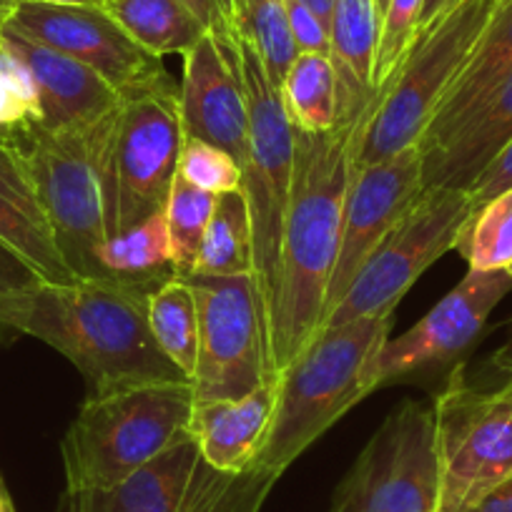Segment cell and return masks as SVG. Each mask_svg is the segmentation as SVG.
I'll return each instance as SVG.
<instances>
[{
    "instance_id": "obj_37",
    "label": "cell",
    "mask_w": 512,
    "mask_h": 512,
    "mask_svg": "<svg viewBox=\"0 0 512 512\" xmlns=\"http://www.w3.org/2000/svg\"><path fill=\"white\" fill-rule=\"evenodd\" d=\"M455 0H425V8H422V21H420V28L427 26L430 21H435L437 16H440L442 11H445L447 6H452Z\"/></svg>"
},
{
    "instance_id": "obj_7",
    "label": "cell",
    "mask_w": 512,
    "mask_h": 512,
    "mask_svg": "<svg viewBox=\"0 0 512 512\" xmlns=\"http://www.w3.org/2000/svg\"><path fill=\"white\" fill-rule=\"evenodd\" d=\"M432 427L437 512H467L512 477V379L477 390L457 364L432 402Z\"/></svg>"
},
{
    "instance_id": "obj_13",
    "label": "cell",
    "mask_w": 512,
    "mask_h": 512,
    "mask_svg": "<svg viewBox=\"0 0 512 512\" xmlns=\"http://www.w3.org/2000/svg\"><path fill=\"white\" fill-rule=\"evenodd\" d=\"M11 31L43 43L58 53L76 58L111 83L121 98L174 91L176 81L164 68V58L154 56L128 36L98 6H43L16 3L8 26Z\"/></svg>"
},
{
    "instance_id": "obj_38",
    "label": "cell",
    "mask_w": 512,
    "mask_h": 512,
    "mask_svg": "<svg viewBox=\"0 0 512 512\" xmlns=\"http://www.w3.org/2000/svg\"><path fill=\"white\" fill-rule=\"evenodd\" d=\"M304 6L312 8L314 13H317L319 18L324 21V26L329 28V23H332V11H334V0H302Z\"/></svg>"
},
{
    "instance_id": "obj_14",
    "label": "cell",
    "mask_w": 512,
    "mask_h": 512,
    "mask_svg": "<svg viewBox=\"0 0 512 512\" xmlns=\"http://www.w3.org/2000/svg\"><path fill=\"white\" fill-rule=\"evenodd\" d=\"M512 292V274L470 269L460 284L427 312L425 319L395 339H387L374 359V382L379 387L402 382L440 367H457V359L480 339L492 309Z\"/></svg>"
},
{
    "instance_id": "obj_22",
    "label": "cell",
    "mask_w": 512,
    "mask_h": 512,
    "mask_svg": "<svg viewBox=\"0 0 512 512\" xmlns=\"http://www.w3.org/2000/svg\"><path fill=\"white\" fill-rule=\"evenodd\" d=\"M512 71V0H500L490 23L482 31L475 51L447 91L435 118L422 136V154L440 146L457 123Z\"/></svg>"
},
{
    "instance_id": "obj_30",
    "label": "cell",
    "mask_w": 512,
    "mask_h": 512,
    "mask_svg": "<svg viewBox=\"0 0 512 512\" xmlns=\"http://www.w3.org/2000/svg\"><path fill=\"white\" fill-rule=\"evenodd\" d=\"M425 0H390L379 21L377 61H374V83L382 86L397 63L402 61L410 43L420 31Z\"/></svg>"
},
{
    "instance_id": "obj_26",
    "label": "cell",
    "mask_w": 512,
    "mask_h": 512,
    "mask_svg": "<svg viewBox=\"0 0 512 512\" xmlns=\"http://www.w3.org/2000/svg\"><path fill=\"white\" fill-rule=\"evenodd\" d=\"M149 327L161 352L191 382L199 354V309L186 279L171 274L149 294Z\"/></svg>"
},
{
    "instance_id": "obj_9",
    "label": "cell",
    "mask_w": 512,
    "mask_h": 512,
    "mask_svg": "<svg viewBox=\"0 0 512 512\" xmlns=\"http://www.w3.org/2000/svg\"><path fill=\"white\" fill-rule=\"evenodd\" d=\"M472 211L475 206L465 189H422L395 229L369 254L349 292L324 319L322 329L395 314L412 284L440 256L455 249L457 234Z\"/></svg>"
},
{
    "instance_id": "obj_21",
    "label": "cell",
    "mask_w": 512,
    "mask_h": 512,
    "mask_svg": "<svg viewBox=\"0 0 512 512\" xmlns=\"http://www.w3.org/2000/svg\"><path fill=\"white\" fill-rule=\"evenodd\" d=\"M379 13L374 0H334L329 38V61L337 76L339 123L362 116L379 88L374 83V61L379 43Z\"/></svg>"
},
{
    "instance_id": "obj_12",
    "label": "cell",
    "mask_w": 512,
    "mask_h": 512,
    "mask_svg": "<svg viewBox=\"0 0 512 512\" xmlns=\"http://www.w3.org/2000/svg\"><path fill=\"white\" fill-rule=\"evenodd\" d=\"M437 492L432 410L407 400L369 437L329 512H437Z\"/></svg>"
},
{
    "instance_id": "obj_24",
    "label": "cell",
    "mask_w": 512,
    "mask_h": 512,
    "mask_svg": "<svg viewBox=\"0 0 512 512\" xmlns=\"http://www.w3.org/2000/svg\"><path fill=\"white\" fill-rule=\"evenodd\" d=\"M194 272L206 274V277L256 279L249 206L241 189L226 191L216 199V209L206 226Z\"/></svg>"
},
{
    "instance_id": "obj_18",
    "label": "cell",
    "mask_w": 512,
    "mask_h": 512,
    "mask_svg": "<svg viewBox=\"0 0 512 512\" xmlns=\"http://www.w3.org/2000/svg\"><path fill=\"white\" fill-rule=\"evenodd\" d=\"M510 141L512 71L457 123L440 146L422 154V189L467 191Z\"/></svg>"
},
{
    "instance_id": "obj_3",
    "label": "cell",
    "mask_w": 512,
    "mask_h": 512,
    "mask_svg": "<svg viewBox=\"0 0 512 512\" xmlns=\"http://www.w3.org/2000/svg\"><path fill=\"white\" fill-rule=\"evenodd\" d=\"M395 314L319 329L277 377V407L264 450L251 470L279 480L324 432L377 390L374 359L392 334Z\"/></svg>"
},
{
    "instance_id": "obj_33",
    "label": "cell",
    "mask_w": 512,
    "mask_h": 512,
    "mask_svg": "<svg viewBox=\"0 0 512 512\" xmlns=\"http://www.w3.org/2000/svg\"><path fill=\"white\" fill-rule=\"evenodd\" d=\"M507 189H512V141L495 156V159H492V164L472 181L467 194H470L472 206L480 209L485 201L495 199L497 194H502V191Z\"/></svg>"
},
{
    "instance_id": "obj_32",
    "label": "cell",
    "mask_w": 512,
    "mask_h": 512,
    "mask_svg": "<svg viewBox=\"0 0 512 512\" xmlns=\"http://www.w3.org/2000/svg\"><path fill=\"white\" fill-rule=\"evenodd\" d=\"M284 13H287L289 33H292L297 53H322V56H329V51H332L329 28L324 26V21L312 8L304 6L302 0H284Z\"/></svg>"
},
{
    "instance_id": "obj_4",
    "label": "cell",
    "mask_w": 512,
    "mask_h": 512,
    "mask_svg": "<svg viewBox=\"0 0 512 512\" xmlns=\"http://www.w3.org/2000/svg\"><path fill=\"white\" fill-rule=\"evenodd\" d=\"M189 379L91 395L61 442L66 490H108L189 435Z\"/></svg>"
},
{
    "instance_id": "obj_45",
    "label": "cell",
    "mask_w": 512,
    "mask_h": 512,
    "mask_svg": "<svg viewBox=\"0 0 512 512\" xmlns=\"http://www.w3.org/2000/svg\"><path fill=\"white\" fill-rule=\"evenodd\" d=\"M497 3H500V0H497Z\"/></svg>"
},
{
    "instance_id": "obj_20",
    "label": "cell",
    "mask_w": 512,
    "mask_h": 512,
    "mask_svg": "<svg viewBox=\"0 0 512 512\" xmlns=\"http://www.w3.org/2000/svg\"><path fill=\"white\" fill-rule=\"evenodd\" d=\"M0 241L18 251L43 282L71 284L78 279L58 249L21 149L11 144H0Z\"/></svg>"
},
{
    "instance_id": "obj_35",
    "label": "cell",
    "mask_w": 512,
    "mask_h": 512,
    "mask_svg": "<svg viewBox=\"0 0 512 512\" xmlns=\"http://www.w3.org/2000/svg\"><path fill=\"white\" fill-rule=\"evenodd\" d=\"M467 512H512V477L507 482H502L500 487H495L490 495L482 497Z\"/></svg>"
},
{
    "instance_id": "obj_36",
    "label": "cell",
    "mask_w": 512,
    "mask_h": 512,
    "mask_svg": "<svg viewBox=\"0 0 512 512\" xmlns=\"http://www.w3.org/2000/svg\"><path fill=\"white\" fill-rule=\"evenodd\" d=\"M492 367H495L497 372L505 374L507 379H512V332L510 337L495 349V354H492Z\"/></svg>"
},
{
    "instance_id": "obj_15",
    "label": "cell",
    "mask_w": 512,
    "mask_h": 512,
    "mask_svg": "<svg viewBox=\"0 0 512 512\" xmlns=\"http://www.w3.org/2000/svg\"><path fill=\"white\" fill-rule=\"evenodd\" d=\"M422 169L425 159L420 144L372 166L354 169L344 201L342 236L327 289L324 319L342 302L379 241L395 229L397 221L422 194Z\"/></svg>"
},
{
    "instance_id": "obj_5",
    "label": "cell",
    "mask_w": 512,
    "mask_h": 512,
    "mask_svg": "<svg viewBox=\"0 0 512 512\" xmlns=\"http://www.w3.org/2000/svg\"><path fill=\"white\" fill-rule=\"evenodd\" d=\"M497 0H455L417 31L390 78L379 86L377 106L359 136L354 169L422 144L427 126L475 51Z\"/></svg>"
},
{
    "instance_id": "obj_40",
    "label": "cell",
    "mask_w": 512,
    "mask_h": 512,
    "mask_svg": "<svg viewBox=\"0 0 512 512\" xmlns=\"http://www.w3.org/2000/svg\"><path fill=\"white\" fill-rule=\"evenodd\" d=\"M13 11H16V0H0V33H3V28L11 21Z\"/></svg>"
},
{
    "instance_id": "obj_29",
    "label": "cell",
    "mask_w": 512,
    "mask_h": 512,
    "mask_svg": "<svg viewBox=\"0 0 512 512\" xmlns=\"http://www.w3.org/2000/svg\"><path fill=\"white\" fill-rule=\"evenodd\" d=\"M216 199L219 196L196 189L194 184H189V181L176 174L169 201L164 206L171 254H174V274L194 272L206 226H209L211 214L216 209Z\"/></svg>"
},
{
    "instance_id": "obj_6",
    "label": "cell",
    "mask_w": 512,
    "mask_h": 512,
    "mask_svg": "<svg viewBox=\"0 0 512 512\" xmlns=\"http://www.w3.org/2000/svg\"><path fill=\"white\" fill-rule=\"evenodd\" d=\"M181 144L179 88L121 98L113 111L93 123L91 151L108 239L164 211Z\"/></svg>"
},
{
    "instance_id": "obj_31",
    "label": "cell",
    "mask_w": 512,
    "mask_h": 512,
    "mask_svg": "<svg viewBox=\"0 0 512 512\" xmlns=\"http://www.w3.org/2000/svg\"><path fill=\"white\" fill-rule=\"evenodd\" d=\"M176 174L194 184L196 189H204L216 196L241 189V166L224 149H216L206 141L189 139V136H184V144H181Z\"/></svg>"
},
{
    "instance_id": "obj_39",
    "label": "cell",
    "mask_w": 512,
    "mask_h": 512,
    "mask_svg": "<svg viewBox=\"0 0 512 512\" xmlns=\"http://www.w3.org/2000/svg\"><path fill=\"white\" fill-rule=\"evenodd\" d=\"M16 3H43V6H98L101 0H16Z\"/></svg>"
},
{
    "instance_id": "obj_8",
    "label": "cell",
    "mask_w": 512,
    "mask_h": 512,
    "mask_svg": "<svg viewBox=\"0 0 512 512\" xmlns=\"http://www.w3.org/2000/svg\"><path fill=\"white\" fill-rule=\"evenodd\" d=\"M239 66L249 116L241 191L249 206L256 284L267 309L277 277L284 216L292 194L297 136L284 111L282 96L264 71L262 58L246 41H239Z\"/></svg>"
},
{
    "instance_id": "obj_19",
    "label": "cell",
    "mask_w": 512,
    "mask_h": 512,
    "mask_svg": "<svg viewBox=\"0 0 512 512\" xmlns=\"http://www.w3.org/2000/svg\"><path fill=\"white\" fill-rule=\"evenodd\" d=\"M277 407V379L239 400L194 402L189 435L206 465L219 472H246L264 450Z\"/></svg>"
},
{
    "instance_id": "obj_43",
    "label": "cell",
    "mask_w": 512,
    "mask_h": 512,
    "mask_svg": "<svg viewBox=\"0 0 512 512\" xmlns=\"http://www.w3.org/2000/svg\"><path fill=\"white\" fill-rule=\"evenodd\" d=\"M0 144H11V141H8V139H6V136L0 134ZM11 146H13V144H11Z\"/></svg>"
},
{
    "instance_id": "obj_34",
    "label": "cell",
    "mask_w": 512,
    "mask_h": 512,
    "mask_svg": "<svg viewBox=\"0 0 512 512\" xmlns=\"http://www.w3.org/2000/svg\"><path fill=\"white\" fill-rule=\"evenodd\" d=\"M41 282V274L18 251H13L6 241H0V297L26 292V289H33Z\"/></svg>"
},
{
    "instance_id": "obj_10",
    "label": "cell",
    "mask_w": 512,
    "mask_h": 512,
    "mask_svg": "<svg viewBox=\"0 0 512 512\" xmlns=\"http://www.w3.org/2000/svg\"><path fill=\"white\" fill-rule=\"evenodd\" d=\"M186 279L199 309V354L191 377L194 402L239 400L269 382L267 309L254 277Z\"/></svg>"
},
{
    "instance_id": "obj_42",
    "label": "cell",
    "mask_w": 512,
    "mask_h": 512,
    "mask_svg": "<svg viewBox=\"0 0 512 512\" xmlns=\"http://www.w3.org/2000/svg\"><path fill=\"white\" fill-rule=\"evenodd\" d=\"M387 3H390V0H374V6H377L379 18H382V13H384V8H387Z\"/></svg>"
},
{
    "instance_id": "obj_2",
    "label": "cell",
    "mask_w": 512,
    "mask_h": 512,
    "mask_svg": "<svg viewBox=\"0 0 512 512\" xmlns=\"http://www.w3.org/2000/svg\"><path fill=\"white\" fill-rule=\"evenodd\" d=\"M159 284L123 277L41 282L0 297V329L36 337L61 352L86 377L91 395L186 379L149 327V294Z\"/></svg>"
},
{
    "instance_id": "obj_44",
    "label": "cell",
    "mask_w": 512,
    "mask_h": 512,
    "mask_svg": "<svg viewBox=\"0 0 512 512\" xmlns=\"http://www.w3.org/2000/svg\"><path fill=\"white\" fill-rule=\"evenodd\" d=\"M507 272H510V274H512V267H510V269H507Z\"/></svg>"
},
{
    "instance_id": "obj_16",
    "label": "cell",
    "mask_w": 512,
    "mask_h": 512,
    "mask_svg": "<svg viewBox=\"0 0 512 512\" xmlns=\"http://www.w3.org/2000/svg\"><path fill=\"white\" fill-rule=\"evenodd\" d=\"M179 113L184 136L224 149L244 164L249 116L241 81L239 43L224 46L206 33L184 56L179 86Z\"/></svg>"
},
{
    "instance_id": "obj_25",
    "label": "cell",
    "mask_w": 512,
    "mask_h": 512,
    "mask_svg": "<svg viewBox=\"0 0 512 512\" xmlns=\"http://www.w3.org/2000/svg\"><path fill=\"white\" fill-rule=\"evenodd\" d=\"M284 111L294 131L327 134L337 118V76L329 56L299 53L279 86Z\"/></svg>"
},
{
    "instance_id": "obj_11",
    "label": "cell",
    "mask_w": 512,
    "mask_h": 512,
    "mask_svg": "<svg viewBox=\"0 0 512 512\" xmlns=\"http://www.w3.org/2000/svg\"><path fill=\"white\" fill-rule=\"evenodd\" d=\"M18 149L68 267L78 279L106 277L98 264V251L108 236L91 128L48 131L38 126Z\"/></svg>"
},
{
    "instance_id": "obj_41",
    "label": "cell",
    "mask_w": 512,
    "mask_h": 512,
    "mask_svg": "<svg viewBox=\"0 0 512 512\" xmlns=\"http://www.w3.org/2000/svg\"><path fill=\"white\" fill-rule=\"evenodd\" d=\"M0 512H16V507H13V500H11V495H8L3 480H0Z\"/></svg>"
},
{
    "instance_id": "obj_27",
    "label": "cell",
    "mask_w": 512,
    "mask_h": 512,
    "mask_svg": "<svg viewBox=\"0 0 512 512\" xmlns=\"http://www.w3.org/2000/svg\"><path fill=\"white\" fill-rule=\"evenodd\" d=\"M98 264L106 277L154 284L171 277L174 254H171L169 224H166L164 211L149 216L113 239H106V244L98 251Z\"/></svg>"
},
{
    "instance_id": "obj_1",
    "label": "cell",
    "mask_w": 512,
    "mask_h": 512,
    "mask_svg": "<svg viewBox=\"0 0 512 512\" xmlns=\"http://www.w3.org/2000/svg\"><path fill=\"white\" fill-rule=\"evenodd\" d=\"M377 98L362 116L337 123L327 134L294 131L292 194L267 307L269 379H277L322 329L354 154Z\"/></svg>"
},
{
    "instance_id": "obj_28",
    "label": "cell",
    "mask_w": 512,
    "mask_h": 512,
    "mask_svg": "<svg viewBox=\"0 0 512 512\" xmlns=\"http://www.w3.org/2000/svg\"><path fill=\"white\" fill-rule=\"evenodd\" d=\"M455 251L477 272L512 267V189L472 211L457 234Z\"/></svg>"
},
{
    "instance_id": "obj_23",
    "label": "cell",
    "mask_w": 512,
    "mask_h": 512,
    "mask_svg": "<svg viewBox=\"0 0 512 512\" xmlns=\"http://www.w3.org/2000/svg\"><path fill=\"white\" fill-rule=\"evenodd\" d=\"M101 8L154 56H186L206 28L181 0H101Z\"/></svg>"
},
{
    "instance_id": "obj_17",
    "label": "cell",
    "mask_w": 512,
    "mask_h": 512,
    "mask_svg": "<svg viewBox=\"0 0 512 512\" xmlns=\"http://www.w3.org/2000/svg\"><path fill=\"white\" fill-rule=\"evenodd\" d=\"M0 46L8 48L31 71L41 98V128H91L121 101L116 88L96 71L11 28H3Z\"/></svg>"
}]
</instances>
